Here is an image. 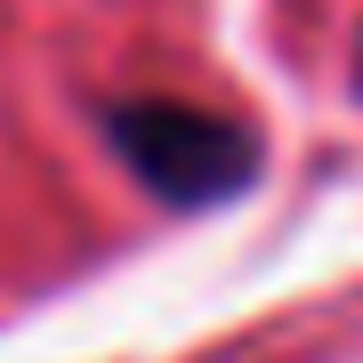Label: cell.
<instances>
[{
  "mask_svg": "<svg viewBox=\"0 0 363 363\" xmlns=\"http://www.w3.org/2000/svg\"><path fill=\"white\" fill-rule=\"evenodd\" d=\"M121 138H130V154L154 169L169 194H218V186H234L250 169L242 138L202 121V113H130Z\"/></svg>",
  "mask_w": 363,
  "mask_h": 363,
  "instance_id": "obj_1",
  "label": "cell"
}]
</instances>
